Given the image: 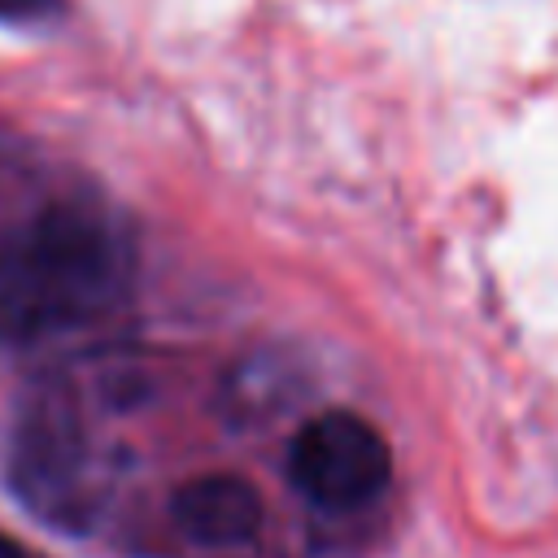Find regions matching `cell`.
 <instances>
[{
    "instance_id": "obj_3",
    "label": "cell",
    "mask_w": 558,
    "mask_h": 558,
    "mask_svg": "<svg viewBox=\"0 0 558 558\" xmlns=\"http://www.w3.org/2000/svg\"><path fill=\"white\" fill-rule=\"evenodd\" d=\"M170 519L187 541L209 545V549H227V545H244L257 536L262 497L244 475L209 471V475H192L187 484L174 488Z\"/></svg>"
},
{
    "instance_id": "obj_1",
    "label": "cell",
    "mask_w": 558,
    "mask_h": 558,
    "mask_svg": "<svg viewBox=\"0 0 558 558\" xmlns=\"http://www.w3.org/2000/svg\"><path fill=\"white\" fill-rule=\"evenodd\" d=\"M126 279L122 235L92 209L52 205L0 253V336L35 340L96 318Z\"/></svg>"
},
{
    "instance_id": "obj_2",
    "label": "cell",
    "mask_w": 558,
    "mask_h": 558,
    "mask_svg": "<svg viewBox=\"0 0 558 558\" xmlns=\"http://www.w3.org/2000/svg\"><path fill=\"white\" fill-rule=\"evenodd\" d=\"M288 475L301 497L323 510H357L375 501L392 475L388 440L353 410H323L288 445Z\"/></svg>"
},
{
    "instance_id": "obj_5",
    "label": "cell",
    "mask_w": 558,
    "mask_h": 558,
    "mask_svg": "<svg viewBox=\"0 0 558 558\" xmlns=\"http://www.w3.org/2000/svg\"><path fill=\"white\" fill-rule=\"evenodd\" d=\"M0 558H22V549H17V545H13L4 532H0Z\"/></svg>"
},
{
    "instance_id": "obj_4",
    "label": "cell",
    "mask_w": 558,
    "mask_h": 558,
    "mask_svg": "<svg viewBox=\"0 0 558 558\" xmlns=\"http://www.w3.org/2000/svg\"><path fill=\"white\" fill-rule=\"evenodd\" d=\"M61 0H0V17L4 22H35V17H48Z\"/></svg>"
}]
</instances>
